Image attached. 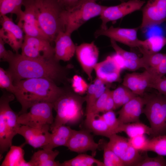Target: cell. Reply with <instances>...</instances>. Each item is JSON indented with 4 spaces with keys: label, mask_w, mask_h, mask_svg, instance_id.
<instances>
[{
    "label": "cell",
    "mask_w": 166,
    "mask_h": 166,
    "mask_svg": "<svg viewBox=\"0 0 166 166\" xmlns=\"http://www.w3.org/2000/svg\"><path fill=\"white\" fill-rule=\"evenodd\" d=\"M8 71L14 81L33 78H46L54 82L65 78L66 68L54 58L49 60L33 59L14 53L8 62Z\"/></svg>",
    "instance_id": "1"
},
{
    "label": "cell",
    "mask_w": 166,
    "mask_h": 166,
    "mask_svg": "<svg viewBox=\"0 0 166 166\" xmlns=\"http://www.w3.org/2000/svg\"><path fill=\"white\" fill-rule=\"evenodd\" d=\"M14 93L21 106L19 115L27 112L34 104L41 102L53 103L65 90L58 87L55 82L47 78H33L14 81Z\"/></svg>",
    "instance_id": "2"
},
{
    "label": "cell",
    "mask_w": 166,
    "mask_h": 166,
    "mask_svg": "<svg viewBox=\"0 0 166 166\" xmlns=\"http://www.w3.org/2000/svg\"><path fill=\"white\" fill-rule=\"evenodd\" d=\"M40 26L50 42L58 34L65 32L67 10L58 0H34Z\"/></svg>",
    "instance_id": "3"
},
{
    "label": "cell",
    "mask_w": 166,
    "mask_h": 166,
    "mask_svg": "<svg viewBox=\"0 0 166 166\" xmlns=\"http://www.w3.org/2000/svg\"><path fill=\"white\" fill-rule=\"evenodd\" d=\"M85 102V97L65 90L53 103L56 115L50 130L61 125H74L80 122L83 115V105Z\"/></svg>",
    "instance_id": "4"
},
{
    "label": "cell",
    "mask_w": 166,
    "mask_h": 166,
    "mask_svg": "<svg viewBox=\"0 0 166 166\" xmlns=\"http://www.w3.org/2000/svg\"><path fill=\"white\" fill-rule=\"evenodd\" d=\"M15 98L14 95L6 91L0 98V159L12 145L14 137L21 125L18 121V114L11 108L10 103Z\"/></svg>",
    "instance_id": "5"
},
{
    "label": "cell",
    "mask_w": 166,
    "mask_h": 166,
    "mask_svg": "<svg viewBox=\"0 0 166 166\" xmlns=\"http://www.w3.org/2000/svg\"><path fill=\"white\" fill-rule=\"evenodd\" d=\"M143 96L146 100L143 113L149 122L152 136L166 134V96L159 92Z\"/></svg>",
    "instance_id": "6"
},
{
    "label": "cell",
    "mask_w": 166,
    "mask_h": 166,
    "mask_svg": "<svg viewBox=\"0 0 166 166\" xmlns=\"http://www.w3.org/2000/svg\"><path fill=\"white\" fill-rule=\"evenodd\" d=\"M53 107V103L51 102L35 104L30 108L28 112L19 115L18 122L21 125L50 130L54 119Z\"/></svg>",
    "instance_id": "7"
},
{
    "label": "cell",
    "mask_w": 166,
    "mask_h": 166,
    "mask_svg": "<svg viewBox=\"0 0 166 166\" xmlns=\"http://www.w3.org/2000/svg\"><path fill=\"white\" fill-rule=\"evenodd\" d=\"M105 7L95 1H89L67 10L65 32L71 34L90 19L100 16Z\"/></svg>",
    "instance_id": "8"
},
{
    "label": "cell",
    "mask_w": 166,
    "mask_h": 166,
    "mask_svg": "<svg viewBox=\"0 0 166 166\" xmlns=\"http://www.w3.org/2000/svg\"><path fill=\"white\" fill-rule=\"evenodd\" d=\"M47 39L25 35L21 54L27 57L49 60L54 58V49Z\"/></svg>",
    "instance_id": "9"
},
{
    "label": "cell",
    "mask_w": 166,
    "mask_h": 166,
    "mask_svg": "<svg viewBox=\"0 0 166 166\" xmlns=\"http://www.w3.org/2000/svg\"><path fill=\"white\" fill-rule=\"evenodd\" d=\"M107 146L120 158L125 166H135L141 160L143 156L134 148L127 138L114 134L109 138Z\"/></svg>",
    "instance_id": "10"
},
{
    "label": "cell",
    "mask_w": 166,
    "mask_h": 166,
    "mask_svg": "<svg viewBox=\"0 0 166 166\" xmlns=\"http://www.w3.org/2000/svg\"><path fill=\"white\" fill-rule=\"evenodd\" d=\"M145 3L144 0H128L115 6H106L100 15L102 23L101 29L107 28V24L115 22L127 15L142 9Z\"/></svg>",
    "instance_id": "11"
},
{
    "label": "cell",
    "mask_w": 166,
    "mask_h": 166,
    "mask_svg": "<svg viewBox=\"0 0 166 166\" xmlns=\"http://www.w3.org/2000/svg\"><path fill=\"white\" fill-rule=\"evenodd\" d=\"M23 6L25 7V10L18 21L17 24L22 29L25 35L49 40L38 23L34 0H23Z\"/></svg>",
    "instance_id": "12"
},
{
    "label": "cell",
    "mask_w": 166,
    "mask_h": 166,
    "mask_svg": "<svg viewBox=\"0 0 166 166\" xmlns=\"http://www.w3.org/2000/svg\"><path fill=\"white\" fill-rule=\"evenodd\" d=\"M141 9L142 17L140 29H145L166 21V0H148Z\"/></svg>",
    "instance_id": "13"
},
{
    "label": "cell",
    "mask_w": 166,
    "mask_h": 166,
    "mask_svg": "<svg viewBox=\"0 0 166 166\" xmlns=\"http://www.w3.org/2000/svg\"><path fill=\"white\" fill-rule=\"evenodd\" d=\"M1 28L0 38L8 44L16 53H18L23 44L24 36L21 28L6 15L0 17Z\"/></svg>",
    "instance_id": "14"
},
{
    "label": "cell",
    "mask_w": 166,
    "mask_h": 166,
    "mask_svg": "<svg viewBox=\"0 0 166 166\" xmlns=\"http://www.w3.org/2000/svg\"><path fill=\"white\" fill-rule=\"evenodd\" d=\"M139 26L135 28L114 27L113 26L105 29H100L95 33L96 37L100 36H107L110 39L124 44L130 48L138 47L141 46V40L137 37Z\"/></svg>",
    "instance_id": "15"
},
{
    "label": "cell",
    "mask_w": 166,
    "mask_h": 166,
    "mask_svg": "<svg viewBox=\"0 0 166 166\" xmlns=\"http://www.w3.org/2000/svg\"><path fill=\"white\" fill-rule=\"evenodd\" d=\"M91 132L87 129L73 130L68 142L66 147L70 151L79 154L88 151L95 155L97 150L101 146V140L98 143L96 142Z\"/></svg>",
    "instance_id": "16"
},
{
    "label": "cell",
    "mask_w": 166,
    "mask_h": 166,
    "mask_svg": "<svg viewBox=\"0 0 166 166\" xmlns=\"http://www.w3.org/2000/svg\"><path fill=\"white\" fill-rule=\"evenodd\" d=\"M75 53L83 70L92 81L93 71L98 63L99 55L98 48L93 42L84 43L76 46Z\"/></svg>",
    "instance_id": "17"
},
{
    "label": "cell",
    "mask_w": 166,
    "mask_h": 166,
    "mask_svg": "<svg viewBox=\"0 0 166 166\" xmlns=\"http://www.w3.org/2000/svg\"><path fill=\"white\" fill-rule=\"evenodd\" d=\"M122 68L114 55L108 56L103 61L98 62L94 70L96 77L106 84L119 81Z\"/></svg>",
    "instance_id": "18"
},
{
    "label": "cell",
    "mask_w": 166,
    "mask_h": 166,
    "mask_svg": "<svg viewBox=\"0 0 166 166\" xmlns=\"http://www.w3.org/2000/svg\"><path fill=\"white\" fill-rule=\"evenodd\" d=\"M146 103L144 97L137 96L122 106L117 112L122 124L140 121V117Z\"/></svg>",
    "instance_id": "19"
},
{
    "label": "cell",
    "mask_w": 166,
    "mask_h": 166,
    "mask_svg": "<svg viewBox=\"0 0 166 166\" xmlns=\"http://www.w3.org/2000/svg\"><path fill=\"white\" fill-rule=\"evenodd\" d=\"M71 35L66 32H61L55 38L54 58L56 61H68L75 53L76 46L72 41Z\"/></svg>",
    "instance_id": "20"
},
{
    "label": "cell",
    "mask_w": 166,
    "mask_h": 166,
    "mask_svg": "<svg viewBox=\"0 0 166 166\" xmlns=\"http://www.w3.org/2000/svg\"><path fill=\"white\" fill-rule=\"evenodd\" d=\"M49 131L21 125L18 129V134L24 138L26 144L34 148H42L49 141L51 133Z\"/></svg>",
    "instance_id": "21"
},
{
    "label": "cell",
    "mask_w": 166,
    "mask_h": 166,
    "mask_svg": "<svg viewBox=\"0 0 166 166\" xmlns=\"http://www.w3.org/2000/svg\"><path fill=\"white\" fill-rule=\"evenodd\" d=\"M73 129L69 126L61 125L50 131L51 136L48 144L42 148L47 150H53L55 148L61 146H66Z\"/></svg>",
    "instance_id": "22"
},
{
    "label": "cell",
    "mask_w": 166,
    "mask_h": 166,
    "mask_svg": "<svg viewBox=\"0 0 166 166\" xmlns=\"http://www.w3.org/2000/svg\"><path fill=\"white\" fill-rule=\"evenodd\" d=\"M85 125L86 129L94 134L109 138L116 133L107 125L98 114L85 115Z\"/></svg>",
    "instance_id": "23"
},
{
    "label": "cell",
    "mask_w": 166,
    "mask_h": 166,
    "mask_svg": "<svg viewBox=\"0 0 166 166\" xmlns=\"http://www.w3.org/2000/svg\"><path fill=\"white\" fill-rule=\"evenodd\" d=\"M59 153L57 150L42 149L34 153L28 161L30 166H61V163L55 161Z\"/></svg>",
    "instance_id": "24"
},
{
    "label": "cell",
    "mask_w": 166,
    "mask_h": 166,
    "mask_svg": "<svg viewBox=\"0 0 166 166\" xmlns=\"http://www.w3.org/2000/svg\"><path fill=\"white\" fill-rule=\"evenodd\" d=\"M25 144L19 146L12 145L0 166H30L29 162L24 159L25 152L22 147Z\"/></svg>",
    "instance_id": "25"
},
{
    "label": "cell",
    "mask_w": 166,
    "mask_h": 166,
    "mask_svg": "<svg viewBox=\"0 0 166 166\" xmlns=\"http://www.w3.org/2000/svg\"><path fill=\"white\" fill-rule=\"evenodd\" d=\"M105 85L101 80L96 77L93 83L89 85L86 95L85 97L86 103V113L105 92L107 88Z\"/></svg>",
    "instance_id": "26"
},
{
    "label": "cell",
    "mask_w": 166,
    "mask_h": 166,
    "mask_svg": "<svg viewBox=\"0 0 166 166\" xmlns=\"http://www.w3.org/2000/svg\"><path fill=\"white\" fill-rule=\"evenodd\" d=\"M125 132L129 138L143 134H152L150 127L140 121L122 124L120 129V132Z\"/></svg>",
    "instance_id": "27"
},
{
    "label": "cell",
    "mask_w": 166,
    "mask_h": 166,
    "mask_svg": "<svg viewBox=\"0 0 166 166\" xmlns=\"http://www.w3.org/2000/svg\"><path fill=\"white\" fill-rule=\"evenodd\" d=\"M166 45V37L156 36L141 40V46L138 48L140 52L157 53Z\"/></svg>",
    "instance_id": "28"
},
{
    "label": "cell",
    "mask_w": 166,
    "mask_h": 166,
    "mask_svg": "<svg viewBox=\"0 0 166 166\" xmlns=\"http://www.w3.org/2000/svg\"><path fill=\"white\" fill-rule=\"evenodd\" d=\"M104 166L103 162L93 156L80 153L74 158L61 163V166Z\"/></svg>",
    "instance_id": "29"
},
{
    "label": "cell",
    "mask_w": 166,
    "mask_h": 166,
    "mask_svg": "<svg viewBox=\"0 0 166 166\" xmlns=\"http://www.w3.org/2000/svg\"><path fill=\"white\" fill-rule=\"evenodd\" d=\"M23 0H0V17L8 14H15L18 21L23 11Z\"/></svg>",
    "instance_id": "30"
},
{
    "label": "cell",
    "mask_w": 166,
    "mask_h": 166,
    "mask_svg": "<svg viewBox=\"0 0 166 166\" xmlns=\"http://www.w3.org/2000/svg\"><path fill=\"white\" fill-rule=\"evenodd\" d=\"M111 93L115 105V109L122 106L137 95L122 85L114 90Z\"/></svg>",
    "instance_id": "31"
},
{
    "label": "cell",
    "mask_w": 166,
    "mask_h": 166,
    "mask_svg": "<svg viewBox=\"0 0 166 166\" xmlns=\"http://www.w3.org/2000/svg\"><path fill=\"white\" fill-rule=\"evenodd\" d=\"M152 151L158 155L166 156V134L153 136L149 140L145 152Z\"/></svg>",
    "instance_id": "32"
},
{
    "label": "cell",
    "mask_w": 166,
    "mask_h": 166,
    "mask_svg": "<svg viewBox=\"0 0 166 166\" xmlns=\"http://www.w3.org/2000/svg\"><path fill=\"white\" fill-rule=\"evenodd\" d=\"M107 142L101 140V147L103 150L104 166H124L120 158L107 146Z\"/></svg>",
    "instance_id": "33"
},
{
    "label": "cell",
    "mask_w": 166,
    "mask_h": 166,
    "mask_svg": "<svg viewBox=\"0 0 166 166\" xmlns=\"http://www.w3.org/2000/svg\"><path fill=\"white\" fill-rule=\"evenodd\" d=\"M140 73L137 72L126 73L124 76L122 83V85L137 95Z\"/></svg>",
    "instance_id": "34"
},
{
    "label": "cell",
    "mask_w": 166,
    "mask_h": 166,
    "mask_svg": "<svg viewBox=\"0 0 166 166\" xmlns=\"http://www.w3.org/2000/svg\"><path fill=\"white\" fill-rule=\"evenodd\" d=\"M108 126L116 133H120V127L122 124L121 123L118 118L116 117L113 110H110L104 113L101 115L98 114Z\"/></svg>",
    "instance_id": "35"
},
{
    "label": "cell",
    "mask_w": 166,
    "mask_h": 166,
    "mask_svg": "<svg viewBox=\"0 0 166 166\" xmlns=\"http://www.w3.org/2000/svg\"><path fill=\"white\" fill-rule=\"evenodd\" d=\"M0 87L14 94L15 90L12 77L7 70L0 67Z\"/></svg>",
    "instance_id": "36"
},
{
    "label": "cell",
    "mask_w": 166,
    "mask_h": 166,
    "mask_svg": "<svg viewBox=\"0 0 166 166\" xmlns=\"http://www.w3.org/2000/svg\"><path fill=\"white\" fill-rule=\"evenodd\" d=\"M143 55L142 57L149 67H156L162 61L165 53H147L140 52Z\"/></svg>",
    "instance_id": "37"
},
{
    "label": "cell",
    "mask_w": 166,
    "mask_h": 166,
    "mask_svg": "<svg viewBox=\"0 0 166 166\" xmlns=\"http://www.w3.org/2000/svg\"><path fill=\"white\" fill-rule=\"evenodd\" d=\"M71 81L72 87L75 93L81 95L87 92L89 85L81 76L74 75Z\"/></svg>",
    "instance_id": "38"
},
{
    "label": "cell",
    "mask_w": 166,
    "mask_h": 166,
    "mask_svg": "<svg viewBox=\"0 0 166 166\" xmlns=\"http://www.w3.org/2000/svg\"><path fill=\"white\" fill-rule=\"evenodd\" d=\"M136 166H166V160L162 156L151 157L146 154Z\"/></svg>",
    "instance_id": "39"
},
{
    "label": "cell",
    "mask_w": 166,
    "mask_h": 166,
    "mask_svg": "<svg viewBox=\"0 0 166 166\" xmlns=\"http://www.w3.org/2000/svg\"><path fill=\"white\" fill-rule=\"evenodd\" d=\"M110 91L107 87L105 92L96 101L90 109L86 113L85 115L90 114L97 115L100 113H103L106 101Z\"/></svg>",
    "instance_id": "40"
},
{
    "label": "cell",
    "mask_w": 166,
    "mask_h": 166,
    "mask_svg": "<svg viewBox=\"0 0 166 166\" xmlns=\"http://www.w3.org/2000/svg\"><path fill=\"white\" fill-rule=\"evenodd\" d=\"M146 70L148 71L151 76V83L162 77L166 74V53H165L163 59L159 65L155 67H149Z\"/></svg>",
    "instance_id": "41"
},
{
    "label": "cell",
    "mask_w": 166,
    "mask_h": 166,
    "mask_svg": "<svg viewBox=\"0 0 166 166\" xmlns=\"http://www.w3.org/2000/svg\"><path fill=\"white\" fill-rule=\"evenodd\" d=\"M149 140L143 134L128 138L129 142L135 149L139 152H145Z\"/></svg>",
    "instance_id": "42"
},
{
    "label": "cell",
    "mask_w": 166,
    "mask_h": 166,
    "mask_svg": "<svg viewBox=\"0 0 166 166\" xmlns=\"http://www.w3.org/2000/svg\"><path fill=\"white\" fill-rule=\"evenodd\" d=\"M110 42L111 45L115 51L116 54L119 56L122 60H136L140 58L135 53L123 49L117 44L115 41L110 39Z\"/></svg>",
    "instance_id": "43"
},
{
    "label": "cell",
    "mask_w": 166,
    "mask_h": 166,
    "mask_svg": "<svg viewBox=\"0 0 166 166\" xmlns=\"http://www.w3.org/2000/svg\"><path fill=\"white\" fill-rule=\"evenodd\" d=\"M122 63L123 68L131 71H136L142 68L145 69L149 68L142 57L136 60L122 59Z\"/></svg>",
    "instance_id": "44"
},
{
    "label": "cell",
    "mask_w": 166,
    "mask_h": 166,
    "mask_svg": "<svg viewBox=\"0 0 166 166\" xmlns=\"http://www.w3.org/2000/svg\"><path fill=\"white\" fill-rule=\"evenodd\" d=\"M152 81V77L148 71L145 70L140 73V77L138 87V95L142 96L145 89Z\"/></svg>",
    "instance_id": "45"
},
{
    "label": "cell",
    "mask_w": 166,
    "mask_h": 166,
    "mask_svg": "<svg viewBox=\"0 0 166 166\" xmlns=\"http://www.w3.org/2000/svg\"><path fill=\"white\" fill-rule=\"evenodd\" d=\"M148 87L154 89L159 93L166 96V77H162L153 81Z\"/></svg>",
    "instance_id": "46"
},
{
    "label": "cell",
    "mask_w": 166,
    "mask_h": 166,
    "mask_svg": "<svg viewBox=\"0 0 166 166\" xmlns=\"http://www.w3.org/2000/svg\"><path fill=\"white\" fill-rule=\"evenodd\" d=\"M5 43L0 38V59L1 61L8 63L12 58L14 53L10 50H7L5 46Z\"/></svg>",
    "instance_id": "47"
},
{
    "label": "cell",
    "mask_w": 166,
    "mask_h": 166,
    "mask_svg": "<svg viewBox=\"0 0 166 166\" xmlns=\"http://www.w3.org/2000/svg\"><path fill=\"white\" fill-rule=\"evenodd\" d=\"M60 4L67 10L73 8L82 0H58Z\"/></svg>",
    "instance_id": "48"
},
{
    "label": "cell",
    "mask_w": 166,
    "mask_h": 166,
    "mask_svg": "<svg viewBox=\"0 0 166 166\" xmlns=\"http://www.w3.org/2000/svg\"><path fill=\"white\" fill-rule=\"evenodd\" d=\"M115 109L114 102L112 96L111 90L106 101L103 113Z\"/></svg>",
    "instance_id": "49"
},
{
    "label": "cell",
    "mask_w": 166,
    "mask_h": 166,
    "mask_svg": "<svg viewBox=\"0 0 166 166\" xmlns=\"http://www.w3.org/2000/svg\"></svg>",
    "instance_id": "50"
}]
</instances>
